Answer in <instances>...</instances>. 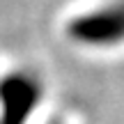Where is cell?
<instances>
[{
	"mask_svg": "<svg viewBox=\"0 0 124 124\" xmlns=\"http://www.w3.org/2000/svg\"><path fill=\"white\" fill-rule=\"evenodd\" d=\"M67 35L83 46H117L124 41V0L108 2L99 9L71 18Z\"/></svg>",
	"mask_w": 124,
	"mask_h": 124,
	"instance_id": "obj_1",
	"label": "cell"
},
{
	"mask_svg": "<svg viewBox=\"0 0 124 124\" xmlns=\"http://www.w3.org/2000/svg\"><path fill=\"white\" fill-rule=\"evenodd\" d=\"M39 78L28 71H14L0 80V124H28L41 103Z\"/></svg>",
	"mask_w": 124,
	"mask_h": 124,
	"instance_id": "obj_2",
	"label": "cell"
}]
</instances>
